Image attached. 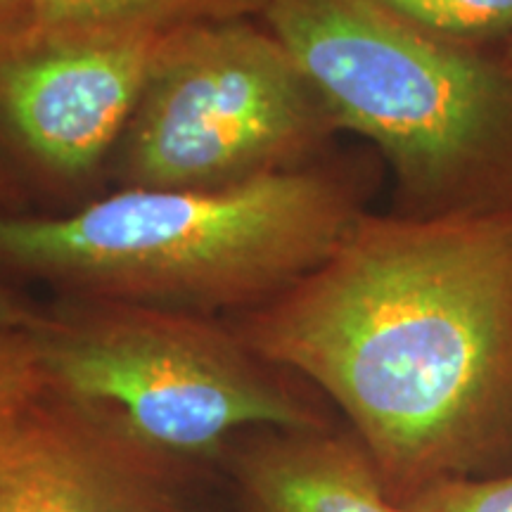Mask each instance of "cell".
Returning a JSON list of instances; mask_svg holds the SVG:
<instances>
[{"label": "cell", "instance_id": "cell-1", "mask_svg": "<svg viewBox=\"0 0 512 512\" xmlns=\"http://www.w3.org/2000/svg\"><path fill=\"white\" fill-rule=\"evenodd\" d=\"M342 408L394 503L512 472V211L363 216L247 323Z\"/></svg>", "mask_w": 512, "mask_h": 512}, {"label": "cell", "instance_id": "cell-2", "mask_svg": "<svg viewBox=\"0 0 512 512\" xmlns=\"http://www.w3.org/2000/svg\"><path fill=\"white\" fill-rule=\"evenodd\" d=\"M356 216L342 185L304 169L219 188H126L67 216H0V264L114 302L226 306L278 297Z\"/></svg>", "mask_w": 512, "mask_h": 512}, {"label": "cell", "instance_id": "cell-3", "mask_svg": "<svg viewBox=\"0 0 512 512\" xmlns=\"http://www.w3.org/2000/svg\"><path fill=\"white\" fill-rule=\"evenodd\" d=\"M332 126L373 140L408 216L512 211V64L418 27L382 0H271Z\"/></svg>", "mask_w": 512, "mask_h": 512}, {"label": "cell", "instance_id": "cell-4", "mask_svg": "<svg viewBox=\"0 0 512 512\" xmlns=\"http://www.w3.org/2000/svg\"><path fill=\"white\" fill-rule=\"evenodd\" d=\"M48 392L105 432L204 453L245 427H313L311 413L219 332L159 306L114 302L38 325Z\"/></svg>", "mask_w": 512, "mask_h": 512}, {"label": "cell", "instance_id": "cell-5", "mask_svg": "<svg viewBox=\"0 0 512 512\" xmlns=\"http://www.w3.org/2000/svg\"><path fill=\"white\" fill-rule=\"evenodd\" d=\"M332 126L271 29L247 19L162 36L128 126L131 188H219L294 169Z\"/></svg>", "mask_w": 512, "mask_h": 512}, {"label": "cell", "instance_id": "cell-6", "mask_svg": "<svg viewBox=\"0 0 512 512\" xmlns=\"http://www.w3.org/2000/svg\"><path fill=\"white\" fill-rule=\"evenodd\" d=\"M162 36H38L0 55V121L48 171L88 174L131 126Z\"/></svg>", "mask_w": 512, "mask_h": 512}, {"label": "cell", "instance_id": "cell-7", "mask_svg": "<svg viewBox=\"0 0 512 512\" xmlns=\"http://www.w3.org/2000/svg\"><path fill=\"white\" fill-rule=\"evenodd\" d=\"M46 399L0 432V512H157L105 430Z\"/></svg>", "mask_w": 512, "mask_h": 512}, {"label": "cell", "instance_id": "cell-8", "mask_svg": "<svg viewBox=\"0 0 512 512\" xmlns=\"http://www.w3.org/2000/svg\"><path fill=\"white\" fill-rule=\"evenodd\" d=\"M261 512H399L368 453L302 439L266 453L252 472Z\"/></svg>", "mask_w": 512, "mask_h": 512}, {"label": "cell", "instance_id": "cell-9", "mask_svg": "<svg viewBox=\"0 0 512 512\" xmlns=\"http://www.w3.org/2000/svg\"><path fill=\"white\" fill-rule=\"evenodd\" d=\"M271 0H36L41 36L171 34L195 24L245 19Z\"/></svg>", "mask_w": 512, "mask_h": 512}, {"label": "cell", "instance_id": "cell-10", "mask_svg": "<svg viewBox=\"0 0 512 512\" xmlns=\"http://www.w3.org/2000/svg\"><path fill=\"white\" fill-rule=\"evenodd\" d=\"M418 27L475 46L496 36L512 38V0H382Z\"/></svg>", "mask_w": 512, "mask_h": 512}, {"label": "cell", "instance_id": "cell-11", "mask_svg": "<svg viewBox=\"0 0 512 512\" xmlns=\"http://www.w3.org/2000/svg\"><path fill=\"white\" fill-rule=\"evenodd\" d=\"M48 396L38 325L0 332V432Z\"/></svg>", "mask_w": 512, "mask_h": 512}, {"label": "cell", "instance_id": "cell-12", "mask_svg": "<svg viewBox=\"0 0 512 512\" xmlns=\"http://www.w3.org/2000/svg\"><path fill=\"white\" fill-rule=\"evenodd\" d=\"M399 512H512V472L482 479H441L396 503Z\"/></svg>", "mask_w": 512, "mask_h": 512}, {"label": "cell", "instance_id": "cell-13", "mask_svg": "<svg viewBox=\"0 0 512 512\" xmlns=\"http://www.w3.org/2000/svg\"><path fill=\"white\" fill-rule=\"evenodd\" d=\"M41 36L36 0H0V55Z\"/></svg>", "mask_w": 512, "mask_h": 512}, {"label": "cell", "instance_id": "cell-14", "mask_svg": "<svg viewBox=\"0 0 512 512\" xmlns=\"http://www.w3.org/2000/svg\"><path fill=\"white\" fill-rule=\"evenodd\" d=\"M43 320L34 316V311H29L27 306L19 304L8 290L0 287V332L10 330H29L41 325Z\"/></svg>", "mask_w": 512, "mask_h": 512}, {"label": "cell", "instance_id": "cell-15", "mask_svg": "<svg viewBox=\"0 0 512 512\" xmlns=\"http://www.w3.org/2000/svg\"><path fill=\"white\" fill-rule=\"evenodd\" d=\"M503 57H505V60H508V62L512 64V38H510V43H508V50H505Z\"/></svg>", "mask_w": 512, "mask_h": 512}, {"label": "cell", "instance_id": "cell-16", "mask_svg": "<svg viewBox=\"0 0 512 512\" xmlns=\"http://www.w3.org/2000/svg\"><path fill=\"white\" fill-rule=\"evenodd\" d=\"M0 190H3V178H0Z\"/></svg>", "mask_w": 512, "mask_h": 512}]
</instances>
